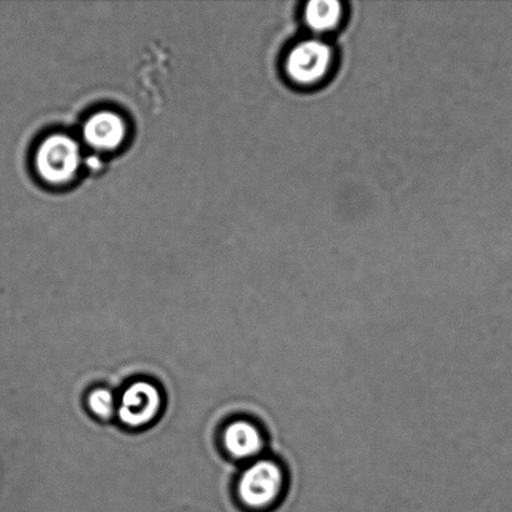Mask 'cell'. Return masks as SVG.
Masks as SVG:
<instances>
[{
  "label": "cell",
  "instance_id": "cell-1",
  "mask_svg": "<svg viewBox=\"0 0 512 512\" xmlns=\"http://www.w3.org/2000/svg\"><path fill=\"white\" fill-rule=\"evenodd\" d=\"M33 164L42 182L52 187H65L77 179L82 168V148L69 134L53 133L35 149Z\"/></svg>",
  "mask_w": 512,
  "mask_h": 512
},
{
  "label": "cell",
  "instance_id": "cell-2",
  "mask_svg": "<svg viewBox=\"0 0 512 512\" xmlns=\"http://www.w3.org/2000/svg\"><path fill=\"white\" fill-rule=\"evenodd\" d=\"M285 490V469L274 459L254 460L239 479L240 499L253 510L273 508L283 498Z\"/></svg>",
  "mask_w": 512,
  "mask_h": 512
},
{
  "label": "cell",
  "instance_id": "cell-3",
  "mask_svg": "<svg viewBox=\"0 0 512 512\" xmlns=\"http://www.w3.org/2000/svg\"><path fill=\"white\" fill-rule=\"evenodd\" d=\"M331 64V49L320 40H305L295 45L286 58L285 69L293 82L313 84L328 73Z\"/></svg>",
  "mask_w": 512,
  "mask_h": 512
},
{
  "label": "cell",
  "instance_id": "cell-4",
  "mask_svg": "<svg viewBox=\"0 0 512 512\" xmlns=\"http://www.w3.org/2000/svg\"><path fill=\"white\" fill-rule=\"evenodd\" d=\"M127 119L115 110H99L89 115L82 128L84 143L97 152H114L127 142Z\"/></svg>",
  "mask_w": 512,
  "mask_h": 512
},
{
  "label": "cell",
  "instance_id": "cell-5",
  "mask_svg": "<svg viewBox=\"0 0 512 512\" xmlns=\"http://www.w3.org/2000/svg\"><path fill=\"white\" fill-rule=\"evenodd\" d=\"M160 406L162 398L157 386L149 381H135L119 401V419L129 428H140L157 418Z\"/></svg>",
  "mask_w": 512,
  "mask_h": 512
},
{
  "label": "cell",
  "instance_id": "cell-6",
  "mask_svg": "<svg viewBox=\"0 0 512 512\" xmlns=\"http://www.w3.org/2000/svg\"><path fill=\"white\" fill-rule=\"evenodd\" d=\"M224 445L234 459L256 460L263 453L265 439L252 421L237 420L225 429Z\"/></svg>",
  "mask_w": 512,
  "mask_h": 512
},
{
  "label": "cell",
  "instance_id": "cell-7",
  "mask_svg": "<svg viewBox=\"0 0 512 512\" xmlns=\"http://www.w3.org/2000/svg\"><path fill=\"white\" fill-rule=\"evenodd\" d=\"M341 17V4L336 0H311L306 4L305 19L316 32L336 27Z\"/></svg>",
  "mask_w": 512,
  "mask_h": 512
},
{
  "label": "cell",
  "instance_id": "cell-8",
  "mask_svg": "<svg viewBox=\"0 0 512 512\" xmlns=\"http://www.w3.org/2000/svg\"><path fill=\"white\" fill-rule=\"evenodd\" d=\"M88 405L92 413L100 419L113 418L115 411H118L117 400L112 391L105 388L93 390L89 395Z\"/></svg>",
  "mask_w": 512,
  "mask_h": 512
}]
</instances>
